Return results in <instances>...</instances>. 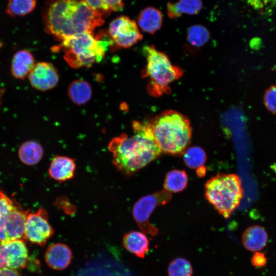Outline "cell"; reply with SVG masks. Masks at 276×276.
Listing matches in <instances>:
<instances>
[{
	"mask_svg": "<svg viewBox=\"0 0 276 276\" xmlns=\"http://www.w3.org/2000/svg\"><path fill=\"white\" fill-rule=\"evenodd\" d=\"M42 17L45 31L58 41L79 33L94 32L104 17L84 0H47Z\"/></svg>",
	"mask_w": 276,
	"mask_h": 276,
	"instance_id": "6da1fadb",
	"label": "cell"
},
{
	"mask_svg": "<svg viewBox=\"0 0 276 276\" xmlns=\"http://www.w3.org/2000/svg\"><path fill=\"white\" fill-rule=\"evenodd\" d=\"M134 134L122 133L108 145L112 163L122 173L129 176L157 158L162 152L152 133L148 121L132 123Z\"/></svg>",
	"mask_w": 276,
	"mask_h": 276,
	"instance_id": "7a4b0ae2",
	"label": "cell"
},
{
	"mask_svg": "<svg viewBox=\"0 0 276 276\" xmlns=\"http://www.w3.org/2000/svg\"><path fill=\"white\" fill-rule=\"evenodd\" d=\"M148 123L162 153L174 155L184 153L192 136V127L186 116L176 111L168 110Z\"/></svg>",
	"mask_w": 276,
	"mask_h": 276,
	"instance_id": "3957f363",
	"label": "cell"
},
{
	"mask_svg": "<svg viewBox=\"0 0 276 276\" xmlns=\"http://www.w3.org/2000/svg\"><path fill=\"white\" fill-rule=\"evenodd\" d=\"M61 43L54 49L63 51L64 59L73 68L89 67L100 62L107 48L114 44L108 32L103 31L96 36L89 32L75 34Z\"/></svg>",
	"mask_w": 276,
	"mask_h": 276,
	"instance_id": "277c9868",
	"label": "cell"
},
{
	"mask_svg": "<svg viewBox=\"0 0 276 276\" xmlns=\"http://www.w3.org/2000/svg\"><path fill=\"white\" fill-rule=\"evenodd\" d=\"M147 64L142 76L148 79L147 91L153 97L161 96L170 92L169 85L179 79L183 70L172 64L168 56L153 45L145 47Z\"/></svg>",
	"mask_w": 276,
	"mask_h": 276,
	"instance_id": "5b68a950",
	"label": "cell"
},
{
	"mask_svg": "<svg viewBox=\"0 0 276 276\" xmlns=\"http://www.w3.org/2000/svg\"><path fill=\"white\" fill-rule=\"evenodd\" d=\"M243 196L241 179L235 174H217L205 185V198L225 218L238 206Z\"/></svg>",
	"mask_w": 276,
	"mask_h": 276,
	"instance_id": "8992f818",
	"label": "cell"
},
{
	"mask_svg": "<svg viewBox=\"0 0 276 276\" xmlns=\"http://www.w3.org/2000/svg\"><path fill=\"white\" fill-rule=\"evenodd\" d=\"M172 197L171 193L164 189L142 197L135 203L132 210L133 216L143 233L152 236H156L158 234V229L149 221L150 216L157 206L167 203Z\"/></svg>",
	"mask_w": 276,
	"mask_h": 276,
	"instance_id": "52a82bcc",
	"label": "cell"
},
{
	"mask_svg": "<svg viewBox=\"0 0 276 276\" xmlns=\"http://www.w3.org/2000/svg\"><path fill=\"white\" fill-rule=\"evenodd\" d=\"M107 32L113 43L119 48L131 47L143 38L135 21L126 16L112 20Z\"/></svg>",
	"mask_w": 276,
	"mask_h": 276,
	"instance_id": "ba28073f",
	"label": "cell"
},
{
	"mask_svg": "<svg viewBox=\"0 0 276 276\" xmlns=\"http://www.w3.org/2000/svg\"><path fill=\"white\" fill-rule=\"evenodd\" d=\"M48 218L47 212L42 208L29 213L25 223V239L40 246L45 245L54 233Z\"/></svg>",
	"mask_w": 276,
	"mask_h": 276,
	"instance_id": "9c48e42d",
	"label": "cell"
},
{
	"mask_svg": "<svg viewBox=\"0 0 276 276\" xmlns=\"http://www.w3.org/2000/svg\"><path fill=\"white\" fill-rule=\"evenodd\" d=\"M28 250L24 240L10 241L0 244V268H25L28 262Z\"/></svg>",
	"mask_w": 276,
	"mask_h": 276,
	"instance_id": "30bf717a",
	"label": "cell"
},
{
	"mask_svg": "<svg viewBox=\"0 0 276 276\" xmlns=\"http://www.w3.org/2000/svg\"><path fill=\"white\" fill-rule=\"evenodd\" d=\"M28 210L16 204L6 216L0 219V225L7 242L25 239L24 231Z\"/></svg>",
	"mask_w": 276,
	"mask_h": 276,
	"instance_id": "8fae6325",
	"label": "cell"
},
{
	"mask_svg": "<svg viewBox=\"0 0 276 276\" xmlns=\"http://www.w3.org/2000/svg\"><path fill=\"white\" fill-rule=\"evenodd\" d=\"M28 78L32 87L41 91L54 88L59 81L57 69L52 63L47 62L35 63Z\"/></svg>",
	"mask_w": 276,
	"mask_h": 276,
	"instance_id": "7c38bea8",
	"label": "cell"
},
{
	"mask_svg": "<svg viewBox=\"0 0 276 276\" xmlns=\"http://www.w3.org/2000/svg\"><path fill=\"white\" fill-rule=\"evenodd\" d=\"M72 258L71 249L63 243H55L47 249L44 258L48 266L55 270L66 268L70 264Z\"/></svg>",
	"mask_w": 276,
	"mask_h": 276,
	"instance_id": "4fadbf2b",
	"label": "cell"
},
{
	"mask_svg": "<svg viewBox=\"0 0 276 276\" xmlns=\"http://www.w3.org/2000/svg\"><path fill=\"white\" fill-rule=\"evenodd\" d=\"M76 169L75 160L65 156H56L50 164V176L59 182L64 181L74 176Z\"/></svg>",
	"mask_w": 276,
	"mask_h": 276,
	"instance_id": "5bb4252c",
	"label": "cell"
},
{
	"mask_svg": "<svg viewBox=\"0 0 276 276\" xmlns=\"http://www.w3.org/2000/svg\"><path fill=\"white\" fill-rule=\"evenodd\" d=\"M268 241V235L265 229L258 225L247 228L242 236L244 247L250 251H259L263 249Z\"/></svg>",
	"mask_w": 276,
	"mask_h": 276,
	"instance_id": "9a60e30c",
	"label": "cell"
},
{
	"mask_svg": "<svg viewBox=\"0 0 276 276\" xmlns=\"http://www.w3.org/2000/svg\"><path fill=\"white\" fill-rule=\"evenodd\" d=\"M35 64L34 58L30 51L26 50L19 51L12 58L11 73L17 79H24L28 77Z\"/></svg>",
	"mask_w": 276,
	"mask_h": 276,
	"instance_id": "2e32d148",
	"label": "cell"
},
{
	"mask_svg": "<svg viewBox=\"0 0 276 276\" xmlns=\"http://www.w3.org/2000/svg\"><path fill=\"white\" fill-rule=\"evenodd\" d=\"M124 247L137 257L144 258L149 250V240L143 232L131 231L124 235L123 238Z\"/></svg>",
	"mask_w": 276,
	"mask_h": 276,
	"instance_id": "e0dca14e",
	"label": "cell"
},
{
	"mask_svg": "<svg viewBox=\"0 0 276 276\" xmlns=\"http://www.w3.org/2000/svg\"><path fill=\"white\" fill-rule=\"evenodd\" d=\"M137 22L143 31L153 34L162 27V13L155 7H146L139 14Z\"/></svg>",
	"mask_w": 276,
	"mask_h": 276,
	"instance_id": "ac0fdd59",
	"label": "cell"
},
{
	"mask_svg": "<svg viewBox=\"0 0 276 276\" xmlns=\"http://www.w3.org/2000/svg\"><path fill=\"white\" fill-rule=\"evenodd\" d=\"M201 0H179L177 3L167 4V14L171 19L179 17L183 14L195 15L202 8Z\"/></svg>",
	"mask_w": 276,
	"mask_h": 276,
	"instance_id": "d6986e66",
	"label": "cell"
},
{
	"mask_svg": "<svg viewBox=\"0 0 276 276\" xmlns=\"http://www.w3.org/2000/svg\"><path fill=\"white\" fill-rule=\"evenodd\" d=\"M18 154L22 163L28 166H33L41 160L43 155V150L38 143L28 141L20 145Z\"/></svg>",
	"mask_w": 276,
	"mask_h": 276,
	"instance_id": "ffe728a7",
	"label": "cell"
},
{
	"mask_svg": "<svg viewBox=\"0 0 276 276\" xmlns=\"http://www.w3.org/2000/svg\"><path fill=\"white\" fill-rule=\"evenodd\" d=\"M67 93L70 99L74 103L82 105L90 100L92 90L88 82L83 79H77L70 84Z\"/></svg>",
	"mask_w": 276,
	"mask_h": 276,
	"instance_id": "44dd1931",
	"label": "cell"
},
{
	"mask_svg": "<svg viewBox=\"0 0 276 276\" xmlns=\"http://www.w3.org/2000/svg\"><path fill=\"white\" fill-rule=\"evenodd\" d=\"M188 176L186 172L181 170H173L168 172L165 177L164 188L170 192H179L187 186Z\"/></svg>",
	"mask_w": 276,
	"mask_h": 276,
	"instance_id": "7402d4cb",
	"label": "cell"
},
{
	"mask_svg": "<svg viewBox=\"0 0 276 276\" xmlns=\"http://www.w3.org/2000/svg\"><path fill=\"white\" fill-rule=\"evenodd\" d=\"M87 5L104 18L113 12L122 10L124 0H84Z\"/></svg>",
	"mask_w": 276,
	"mask_h": 276,
	"instance_id": "603a6c76",
	"label": "cell"
},
{
	"mask_svg": "<svg viewBox=\"0 0 276 276\" xmlns=\"http://www.w3.org/2000/svg\"><path fill=\"white\" fill-rule=\"evenodd\" d=\"M36 0H8L6 11L12 17L25 16L31 12Z\"/></svg>",
	"mask_w": 276,
	"mask_h": 276,
	"instance_id": "cb8c5ba5",
	"label": "cell"
},
{
	"mask_svg": "<svg viewBox=\"0 0 276 276\" xmlns=\"http://www.w3.org/2000/svg\"><path fill=\"white\" fill-rule=\"evenodd\" d=\"M206 159L204 151L200 147L193 146L186 150L183 153V160L191 169L197 170L204 166Z\"/></svg>",
	"mask_w": 276,
	"mask_h": 276,
	"instance_id": "d4e9b609",
	"label": "cell"
},
{
	"mask_svg": "<svg viewBox=\"0 0 276 276\" xmlns=\"http://www.w3.org/2000/svg\"><path fill=\"white\" fill-rule=\"evenodd\" d=\"M210 32L204 26L195 25L191 26L187 32L188 42L194 47H200L208 42Z\"/></svg>",
	"mask_w": 276,
	"mask_h": 276,
	"instance_id": "484cf974",
	"label": "cell"
},
{
	"mask_svg": "<svg viewBox=\"0 0 276 276\" xmlns=\"http://www.w3.org/2000/svg\"><path fill=\"white\" fill-rule=\"evenodd\" d=\"M169 276H192L193 268L189 261L183 258H177L169 263Z\"/></svg>",
	"mask_w": 276,
	"mask_h": 276,
	"instance_id": "4316f807",
	"label": "cell"
},
{
	"mask_svg": "<svg viewBox=\"0 0 276 276\" xmlns=\"http://www.w3.org/2000/svg\"><path fill=\"white\" fill-rule=\"evenodd\" d=\"M263 102L268 111L276 113V85L270 86L265 91Z\"/></svg>",
	"mask_w": 276,
	"mask_h": 276,
	"instance_id": "83f0119b",
	"label": "cell"
},
{
	"mask_svg": "<svg viewBox=\"0 0 276 276\" xmlns=\"http://www.w3.org/2000/svg\"><path fill=\"white\" fill-rule=\"evenodd\" d=\"M14 205L12 200L0 190V219L8 214Z\"/></svg>",
	"mask_w": 276,
	"mask_h": 276,
	"instance_id": "f1b7e54d",
	"label": "cell"
},
{
	"mask_svg": "<svg viewBox=\"0 0 276 276\" xmlns=\"http://www.w3.org/2000/svg\"><path fill=\"white\" fill-rule=\"evenodd\" d=\"M252 265L256 268L264 267L267 263V259L264 253L256 251L251 258Z\"/></svg>",
	"mask_w": 276,
	"mask_h": 276,
	"instance_id": "f546056e",
	"label": "cell"
},
{
	"mask_svg": "<svg viewBox=\"0 0 276 276\" xmlns=\"http://www.w3.org/2000/svg\"><path fill=\"white\" fill-rule=\"evenodd\" d=\"M0 276H21V275L15 269L0 268Z\"/></svg>",
	"mask_w": 276,
	"mask_h": 276,
	"instance_id": "4dcf8cb0",
	"label": "cell"
},
{
	"mask_svg": "<svg viewBox=\"0 0 276 276\" xmlns=\"http://www.w3.org/2000/svg\"><path fill=\"white\" fill-rule=\"evenodd\" d=\"M197 175L199 177H203L206 173V168L204 166H202L196 170Z\"/></svg>",
	"mask_w": 276,
	"mask_h": 276,
	"instance_id": "1f68e13d",
	"label": "cell"
},
{
	"mask_svg": "<svg viewBox=\"0 0 276 276\" xmlns=\"http://www.w3.org/2000/svg\"><path fill=\"white\" fill-rule=\"evenodd\" d=\"M4 93V89L0 88V107L1 105V99Z\"/></svg>",
	"mask_w": 276,
	"mask_h": 276,
	"instance_id": "d6a6232c",
	"label": "cell"
}]
</instances>
